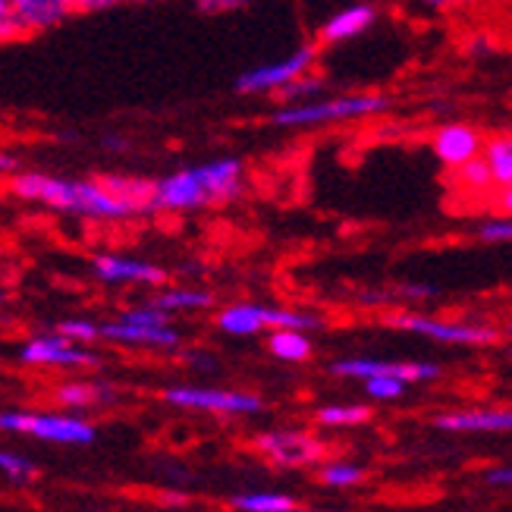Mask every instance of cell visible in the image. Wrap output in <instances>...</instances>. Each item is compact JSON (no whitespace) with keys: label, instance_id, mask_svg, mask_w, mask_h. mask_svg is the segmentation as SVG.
Masks as SVG:
<instances>
[{"label":"cell","instance_id":"cell-1","mask_svg":"<svg viewBox=\"0 0 512 512\" xmlns=\"http://www.w3.org/2000/svg\"><path fill=\"white\" fill-rule=\"evenodd\" d=\"M242 186H246V167L239 158L195 164L154 183L151 214H180L230 205L242 195Z\"/></svg>","mask_w":512,"mask_h":512},{"label":"cell","instance_id":"cell-2","mask_svg":"<svg viewBox=\"0 0 512 512\" xmlns=\"http://www.w3.org/2000/svg\"><path fill=\"white\" fill-rule=\"evenodd\" d=\"M10 192L22 202L54 208L60 214L92 217V220H129L132 211L114 192H107L101 180H63L51 173H16L10 176Z\"/></svg>","mask_w":512,"mask_h":512},{"label":"cell","instance_id":"cell-3","mask_svg":"<svg viewBox=\"0 0 512 512\" xmlns=\"http://www.w3.org/2000/svg\"><path fill=\"white\" fill-rule=\"evenodd\" d=\"M390 98L381 92H349L333 98H315L299 104H280L271 114V126L280 129H311L327 123H349V120H368L384 114Z\"/></svg>","mask_w":512,"mask_h":512},{"label":"cell","instance_id":"cell-4","mask_svg":"<svg viewBox=\"0 0 512 512\" xmlns=\"http://www.w3.org/2000/svg\"><path fill=\"white\" fill-rule=\"evenodd\" d=\"M217 327L230 333V337H258L264 330H277V327H293V330H318L324 321L311 311H293V308H274V305H261V302H236L220 308Z\"/></svg>","mask_w":512,"mask_h":512},{"label":"cell","instance_id":"cell-5","mask_svg":"<svg viewBox=\"0 0 512 512\" xmlns=\"http://www.w3.org/2000/svg\"><path fill=\"white\" fill-rule=\"evenodd\" d=\"M0 431L7 434H32L48 443H70V447H85L98 437L95 425L76 415H51V412H0Z\"/></svg>","mask_w":512,"mask_h":512},{"label":"cell","instance_id":"cell-6","mask_svg":"<svg viewBox=\"0 0 512 512\" xmlns=\"http://www.w3.org/2000/svg\"><path fill=\"white\" fill-rule=\"evenodd\" d=\"M321 57L318 44H299L293 54H286L280 60L252 66L242 76H236V92L239 95H274L280 85L293 82L296 76H305L308 70H315V63Z\"/></svg>","mask_w":512,"mask_h":512},{"label":"cell","instance_id":"cell-7","mask_svg":"<svg viewBox=\"0 0 512 512\" xmlns=\"http://www.w3.org/2000/svg\"><path fill=\"white\" fill-rule=\"evenodd\" d=\"M387 324L406 333H418L437 343H453V346H494L500 340L497 327L487 324H462V321H437L425 315H390Z\"/></svg>","mask_w":512,"mask_h":512},{"label":"cell","instance_id":"cell-8","mask_svg":"<svg viewBox=\"0 0 512 512\" xmlns=\"http://www.w3.org/2000/svg\"><path fill=\"white\" fill-rule=\"evenodd\" d=\"M164 399L170 406H180V409H205V412H220V415H255L264 409V403L252 393L217 390V387H170Z\"/></svg>","mask_w":512,"mask_h":512},{"label":"cell","instance_id":"cell-9","mask_svg":"<svg viewBox=\"0 0 512 512\" xmlns=\"http://www.w3.org/2000/svg\"><path fill=\"white\" fill-rule=\"evenodd\" d=\"M19 359L26 365H48V368H95L101 362L92 349L60 337V333H48V337L29 340L22 346Z\"/></svg>","mask_w":512,"mask_h":512},{"label":"cell","instance_id":"cell-10","mask_svg":"<svg viewBox=\"0 0 512 512\" xmlns=\"http://www.w3.org/2000/svg\"><path fill=\"white\" fill-rule=\"evenodd\" d=\"M330 371L337 377H377V374H390V377H399V381L406 384H425V381H437L440 377V368L437 365H428V362H381V359H337L330 365Z\"/></svg>","mask_w":512,"mask_h":512},{"label":"cell","instance_id":"cell-11","mask_svg":"<svg viewBox=\"0 0 512 512\" xmlns=\"http://www.w3.org/2000/svg\"><path fill=\"white\" fill-rule=\"evenodd\" d=\"M92 274L101 283L110 286H161L167 283V271L158 264H151L145 258H123V255H98L92 258Z\"/></svg>","mask_w":512,"mask_h":512},{"label":"cell","instance_id":"cell-12","mask_svg":"<svg viewBox=\"0 0 512 512\" xmlns=\"http://www.w3.org/2000/svg\"><path fill=\"white\" fill-rule=\"evenodd\" d=\"M484 136L472 123H443L431 136V151L443 167H462L465 161H472L481 154Z\"/></svg>","mask_w":512,"mask_h":512},{"label":"cell","instance_id":"cell-13","mask_svg":"<svg viewBox=\"0 0 512 512\" xmlns=\"http://www.w3.org/2000/svg\"><path fill=\"white\" fill-rule=\"evenodd\" d=\"M10 13H13L19 35L29 38V35L60 26V22H66L76 10H73V0H10Z\"/></svg>","mask_w":512,"mask_h":512},{"label":"cell","instance_id":"cell-14","mask_svg":"<svg viewBox=\"0 0 512 512\" xmlns=\"http://www.w3.org/2000/svg\"><path fill=\"white\" fill-rule=\"evenodd\" d=\"M377 22V7L374 4H349L343 10H337L330 19H324V26L318 29V41L333 48V44H346L355 41L359 35H365Z\"/></svg>","mask_w":512,"mask_h":512},{"label":"cell","instance_id":"cell-15","mask_svg":"<svg viewBox=\"0 0 512 512\" xmlns=\"http://www.w3.org/2000/svg\"><path fill=\"white\" fill-rule=\"evenodd\" d=\"M258 450L277 465H308L321 456V443L299 431H274L258 437Z\"/></svg>","mask_w":512,"mask_h":512},{"label":"cell","instance_id":"cell-16","mask_svg":"<svg viewBox=\"0 0 512 512\" xmlns=\"http://www.w3.org/2000/svg\"><path fill=\"white\" fill-rule=\"evenodd\" d=\"M98 337L120 343V346H154V349H173L180 346V333L170 324L164 327H139V324H126V321H104L98 324Z\"/></svg>","mask_w":512,"mask_h":512},{"label":"cell","instance_id":"cell-17","mask_svg":"<svg viewBox=\"0 0 512 512\" xmlns=\"http://www.w3.org/2000/svg\"><path fill=\"white\" fill-rule=\"evenodd\" d=\"M434 425L440 431H459V434H472V431L500 434V431L512 428V415H509V409H469V412L440 415Z\"/></svg>","mask_w":512,"mask_h":512},{"label":"cell","instance_id":"cell-18","mask_svg":"<svg viewBox=\"0 0 512 512\" xmlns=\"http://www.w3.org/2000/svg\"><path fill=\"white\" fill-rule=\"evenodd\" d=\"M98 180L104 183L107 192H114L120 202L132 211V217L151 214V198H154V183L145 176H123V173H101Z\"/></svg>","mask_w":512,"mask_h":512},{"label":"cell","instance_id":"cell-19","mask_svg":"<svg viewBox=\"0 0 512 512\" xmlns=\"http://www.w3.org/2000/svg\"><path fill=\"white\" fill-rule=\"evenodd\" d=\"M481 161L491 173V180L500 192L512 186V142L509 136H491L481 145Z\"/></svg>","mask_w":512,"mask_h":512},{"label":"cell","instance_id":"cell-20","mask_svg":"<svg viewBox=\"0 0 512 512\" xmlns=\"http://www.w3.org/2000/svg\"><path fill=\"white\" fill-rule=\"evenodd\" d=\"M267 349H271V355H277L280 362H305V359H311L308 333L293 330V327L267 330Z\"/></svg>","mask_w":512,"mask_h":512},{"label":"cell","instance_id":"cell-21","mask_svg":"<svg viewBox=\"0 0 512 512\" xmlns=\"http://www.w3.org/2000/svg\"><path fill=\"white\" fill-rule=\"evenodd\" d=\"M151 305H158L167 315H173V311H205L214 305V296L205 289H164L151 299Z\"/></svg>","mask_w":512,"mask_h":512},{"label":"cell","instance_id":"cell-22","mask_svg":"<svg viewBox=\"0 0 512 512\" xmlns=\"http://www.w3.org/2000/svg\"><path fill=\"white\" fill-rule=\"evenodd\" d=\"M327 88V82H324V76H318V73H305V76H296L293 82H286V85H280L277 88V101L280 104H299V101H315V98H321V92Z\"/></svg>","mask_w":512,"mask_h":512},{"label":"cell","instance_id":"cell-23","mask_svg":"<svg viewBox=\"0 0 512 512\" xmlns=\"http://www.w3.org/2000/svg\"><path fill=\"white\" fill-rule=\"evenodd\" d=\"M239 512H293L296 500L286 494H271V491H258V494H242L233 500Z\"/></svg>","mask_w":512,"mask_h":512},{"label":"cell","instance_id":"cell-24","mask_svg":"<svg viewBox=\"0 0 512 512\" xmlns=\"http://www.w3.org/2000/svg\"><path fill=\"white\" fill-rule=\"evenodd\" d=\"M104 396H107V387H95V384H63L57 390V399L63 406H70V409L98 406Z\"/></svg>","mask_w":512,"mask_h":512},{"label":"cell","instance_id":"cell-25","mask_svg":"<svg viewBox=\"0 0 512 512\" xmlns=\"http://www.w3.org/2000/svg\"><path fill=\"white\" fill-rule=\"evenodd\" d=\"M456 183H459V189L475 192V195H481V192H487V189L494 186L491 173H487V167L481 161V154H478V158H472V161H465L462 167H456Z\"/></svg>","mask_w":512,"mask_h":512},{"label":"cell","instance_id":"cell-26","mask_svg":"<svg viewBox=\"0 0 512 512\" xmlns=\"http://www.w3.org/2000/svg\"><path fill=\"white\" fill-rule=\"evenodd\" d=\"M368 409L365 406H324L318 409V421L330 428H352V425H362L368 421Z\"/></svg>","mask_w":512,"mask_h":512},{"label":"cell","instance_id":"cell-27","mask_svg":"<svg viewBox=\"0 0 512 512\" xmlns=\"http://www.w3.org/2000/svg\"><path fill=\"white\" fill-rule=\"evenodd\" d=\"M120 321H126V324H139V327H164V324H170V315L167 311H161L158 305H136V308H126L123 315H120Z\"/></svg>","mask_w":512,"mask_h":512},{"label":"cell","instance_id":"cell-28","mask_svg":"<svg viewBox=\"0 0 512 512\" xmlns=\"http://www.w3.org/2000/svg\"><path fill=\"white\" fill-rule=\"evenodd\" d=\"M57 333L60 337H66V340H73V343H95V340H101L98 337V324L95 321H85V318H66V321H60L57 324Z\"/></svg>","mask_w":512,"mask_h":512},{"label":"cell","instance_id":"cell-29","mask_svg":"<svg viewBox=\"0 0 512 512\" xmlns=\"http://www.w3.org/2000/svg\"><path fill=\"white\" fill-rule=\"evenodd\" d=\"M406 381H399V377H390V374H377V377H365V393L374 396V399H399L406 393Z\"/></svg>","mask_w":512,"mask_h":512},{"label":"cell","instance_id":"cell-30","mask_svg":"<svg viewBox=\"0 0 512 512\" xmlns=\"http://www.w3.org/2000/svg\"><path fill=\"white\" fill-rule=\"evenodd\" d=\"M321 478L330 487H352V484L365 481V472L359 469V465H349V462H330Z\"/></svg>","mask_w":512,"mask_h":512},{"label":"cell","instance_id":"cell-31","mask_svg":"<svg viewBox=\"0 0 512 512\" xmlns=\"http://www.w3.org/2000/svg\"><path fill=\"white\" fill-rule=\"evenodd\" d=\"M0 472H4L7 478H13V481H29L35 475V465L26 456L0 450Z\"/></svg>","mask_w":512,"mask_h":512},{"label":"cell","instance_id":"cell-32","mask_svg":"<svg viewBox=\"0 0 512 512\" xmlns=\"http://www.w3.org/2000/svg\"><path fill=\"white\" fill-rule=\"evenodd\" d=\"M478 239L484 242V246H506V242L512 239L509 217H497V220H487V224H481Z\"/></svg>","mask_w":512,"mask_h":512},{"label":"cell","instance_id":"cell-33","mask_svg":"<svg viewBox=\"0 0 512 512\" xmlns=\"http://www.w3.org/2000/svg\"><path fill=\"white\" fill-rule=\"evenodd\" d=\"M19 29L13 22V13H10V0H0V44H10V41H19Z\"/></svg>","mask_w":512,"mask_h":512},{"label":"cell","instance_id":"cell-34","mask_svg":"<svg viewBox=\"0 0 512 512\" xmlns=\"http://www.w3.org/2000/svg\"><path fill=\"white\" fill-rule=\"evenodd\" d=\"M249 4L252 0H198V10L202 13H233V10H242Z\"/></svg>","mask_w":512,"mask_h":512},{"label":"cell","instance_id":"cell-35","mask_svg":"<svg viewBox=\"0 0 512 512\" xmlns=\"http://www.w3.org/2000/svg\"><path fill=\"white\" fill-rule=\"evenodd\" d=\"M123 4V0H73V10L76 13H98V10H110Z\"/></svg>","mask_w":512,"mask_h":512},{"label":"cell","instance_id":"cell-36","mask_svg":"<svg viewBox=\"0 0 512 512\" xmlns=\"http://www.w3.org/2000/svg\"><path fill=\"white\" fill-rule=\"evenodd\" d=\"M484 481H487V484H497V487H506V484L512 481L509 465H506V469H491V472L484 475Z\"/></svg>","mask_w":512,"mask_h":512},{"label":"cell","instance_id":"cell-37","mask_svg":"<svg viewBox=\"0 0 512 512\" xmlns=\"http://www.w3.org/2000/svg\"><path fill=\"white\" fill-rule=\"evenodd\" d=\"M431 10H453V7H465V4H475V0H425Z\"/></svg>","mask_w":512,"mask_h":512},{"label":"cell","instance_id":"cell-38","mask_svg":"<svg viewBox=\"0 0 512 512\" xmlns=\"http://www.w3.org/2000/svg\"><path fill=\"white\" fill-rule=\"evenodd\" d=\"M16 158H13V154H4V151H0V176H4V173H16Z\"/></svg>","mask_w":512,"mask_h":512},{"label":"cell","instance_id":"cell-39","mask_svg":"<svg viewBox=\"0 0 512 512\" xmlns=\"http://www.w3.org/2000/svg\"><path fill=\"white\" fill-rule=\"evenodd\" d=\"M104 145H107V148H126V139H117V136H107V139H104Z\"/></svg>","mask_w":512,"mask_h":512},{"label":"cell","instance_id":"cell-40","mask_svg":"<svg viewBox=\"0 0 512 512\" xmlns=\"http://www.w3.org/2000/svg\"><path fill=\"white\" fill-rule=\"evenodd\" d=\"M293 512H337V509H293Z\"/></svg>","mask_w":512,"mask_h":512},{"label":"cell","instance_id":"cell-41","mask_svg":"<svg viewBox=\"0 0 512 512\" xmlns=\"http://www.w3.org/2000/svg\"><path fill=\"white\" fill-rule=\"evenodd\" d=\"M0 305H4V289H0Z\"/></svg>","mask_w":512,"mask_h":512}]
</instances>
